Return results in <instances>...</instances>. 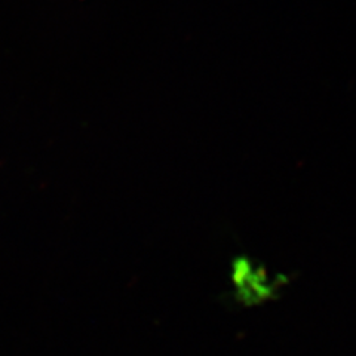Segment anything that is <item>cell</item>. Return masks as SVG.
Returning <instances> with one entry per match:
<instances>
[]
</instances>
